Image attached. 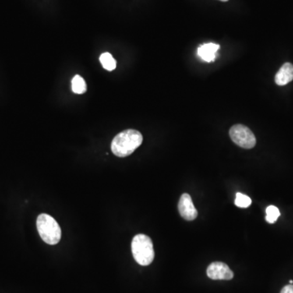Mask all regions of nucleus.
<instances>
[{
    "mask_svg": "<svg viewBox=\"0 0 293 293\" xmlns=\"http://www.w3.org/2000/svg\"><path fill=\"white\" fill-rule=\"evenodd\" d=\"M37 229L44 242L55 245L61 241V229L50 215L42 213L37 218Z\"/></svg>",
    "mask_w": 293,
    "mask_h": 293,
    "instance_id": "7ed1b4c3",
    "label": "nucleus"
},
{
    "mask_svg": "<svg viewBox=\"0 0 293 293\" xmlns=\"http://www.w3.org/2000/svg\"><path fill=\"white\" fill-rule=\"evenodd\" d=\"M293 80V65L285 63L276 74L274 81L279 86H285Z\"/></svg>",
    "mask_w": 293,
    "mask_h": 293,
    "instance_id": "6e6552de",
    "label": "nucleus"
},
{
    "mask_svg": "<svg viewBox=\"0 0 293 293\" xmlns=\"http://www.w3.org/2000/svg\"><path fill=\"white\" fill-rule=\"evenodd\" d=\"M86 82L83 78L80 75H76L72 79V90L75 94L82 95L86 93Z\"/></svg>",
    "mask_w": 293,
    "mask_h": 293,
    "instance_id": "1a4fd4ad",
    "label": "nucleus"
},
{
    "mask_svg": "<svg viewBox=\"0 0 293 293\" xmlns=\"http://www.w3.org/2000/svg\"><path fill=\"white\" fill-rule=\"evenodd\" d=\"M207 276L213 280H231L234 277V273L227 264L216 262L209 265Z\"/></svg>",
    "mask_w": 293,
    "mask_h": 293,
    "instance_id": "39448f33",
    "label": "nucleus"
},
{
    "mask_svg": "<svg viewBox=\"0 0 293 293\" xmlns=\"http://www.w3.org/2000/svg\"><path fill=\"white\" fill-rule=\"evenodd\" d=\"M220 1H223V2H227L228 0H220Z\"/></svg>",
    "mask_w": 293,
    "mask_h": 293,
    "instance_id": "4468645a",
    "label": "nucleus"
},
{
    "mask_svg": "<svg viewBox=\"0 0 293 293\" xmlns=\"http://www.w3.org/2000/svg\"><path fill=\"white\" fill-rule=\"evenodd\" d=\"M131 250L137 263L149 266L154 260L155 252L153 241L146 234H137L131 243Z\"/></svg>",
    "mask_w": 293,
    "mask_h": 293,
    "instance_id": "f03ea898",
    "label": "nucleus"
},
{
    "mask_svg": "<svg viewBox=\"0 0 293 293\" xmlns=\"http://www.w3.org/2000/svg\"><path fill=\"white\" fill-rule=\"evenodd\" d=\"M100 61L102 66L105 68L106 70L113 71L117 67V62L115 59L109 52H104L100 56Z\"/></svg>",
    "mask_w": 293,
    "mask_h": 293,
    "instance_id": "9d476101",
    "label": "nucleus"
},
{
    "mask_svg": "<svg viewBox=\"0 0 293 293\" xmlns=\"http://www.w3.org/2000/svg\"><path fill=\"white\" fill-rule=\"evenodd\" d=\"M143 135L135 130H126L113 139L111 150L118 157L130 156L143 143Z\"/></svg>",
    "mask_w": 293,
    "mask_h": 293,
    "instance_id": "f257e3e1",
    "label": "nucleus"
},
{
    "mask_svg": "<svg viewBox=\"0 0 293 293\" xmlns=\"http://www.w3.org/2000/svg\"><path fill=\"white\" fill-rule=\"evenodd\" d=\"M178 211L181 217L188 221H192L197 217V210L194 206L189 194L184 193L181 195L178 202Z\"/></svg>",
    "mask_w": 293,
    "mask_h": 293,
    "instance_id": "423d86ee",
    "label": "nucleus"
},
{
    "mask_svg": "<svg viewBox=\"0 0 293 293\" xmlns=\"http://www.w3.org/2000/svg\"><path fill=\"white\" fill-rule=\"evenodd\" d=\"M289 283H290V284H292V283H293L292 280H290Z\"/></svg>",
    "mask_w": 293,
    "mask_h": 293,
    "instance_id": "2eb2a0df",
    "label": "nucleus"
},
{
    "mask_svg": "<svg viewBox=\"0 0 293 293\" xmlns=\"http://www.w3.org/2000/svg\"><path fill=\"white\" fill-rule=\"evenodd\" d=\"M280 293H293V285L292 284H290V285L285 286L282 289L281 292Z\"/></svg>",
    "mask_w": 293,
    "mask_h": 293,
    "instance_id": "ddd939ff",
    "label": "nucleus"
},
{
    "mask_svg": "<svg viewBox=\"0 0 293 293\" xmlns=\"http://www.w3.org/2000/svg\"><path fill=\"white\" fill-rule=\"evenodd\" d=\"M252 204V200L248 195H244L242 193H237L235 200H234V205H236L239 208H248Z\"/></svg>",
    "mask_w": 293,
    "mask_h": 293,
    "instance_id": "f8f14e48",
    "label": "nucleus"
},
{
    "mask_svg": "<svg viewBox=\"0 0 293 293\" xmlns=\"http://www.w3.org/2000/svg\"><path fill=\"white\" fill-rule=\"evenodd\" d=\"M220 46L216 43H205L204 45L199 47L197 50V54L203 61L206 62H212L217 58V51Z\"/></svg>",
    "mask_w": 293,
    "mask_h": 293,
    "instance_id": "0eeeda50",
    "label": "nucleus"
},
{
    "mask_svg": "<svg viewBox=\"0 0 293 293\" xmlns=\"http://www.w3.org/2000/svg\"><path fill=\"white\" fill-rule=\"evenodd\" d=\"M231 140L243 149H251L256 145V137L251 130L244 125H234L230 130Z\"/></svg>",
    "mask_w": 293,
    "mask_h": 293,
    "instance_id": "20e7f679",
    "label": "nucleus"
},
{
    "mask_svg": "<svg viewBox=\"0 0 293 293\" xmlns=\"http://www.w3.org/2000/svg\"><path fill=\"white\" fill-rule=\"evenodd\" d=\"M280 216V212L276 206L270 205L266 209V220L269 223H274Z\"/></svg>",
    "mask_w": 293,
    "mask_h": 293,
    "instance_id": "9b49d317",
    "label": "nucleus"
}]
</instances>
